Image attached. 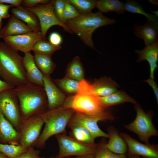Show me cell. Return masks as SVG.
Returning <instances> with one entry per match:
<instances>
[{
    "label": "cell",
    "mask_w": 158,
    "mask_h": 158,
    "mask_svg": "<svg viewBox=\"0 0 158 158\" xmlns=\"http://www.w3.org/2000/svg\"><path fill=\"white\" fill-rule=\"evenodd\" d=\"M13 90L18 101L23 122L48 110L47 97L43 87L28 83L16 87Z\"/></svg>",
    "instance_id": "obj_1"
},
{
    "label": "cell",
    "mask_w": 158,
    "mask_h": 158,
    "mask_svg": "<svg viewBox=\"0 0 158 158\" xmlns=\"http://www.w3.org/2000/svg\"><path fill=\"white\" fill-rule=\"evenodd\" d=\"M0 78L14 87L28 83L23 57L5 42H0Z\"/></svg>",
    "instance_id": "obj_2"
},
{
    "label": "cell",
    "mask_w": 158,
    "mask_h": 158,
    "mask_svg": "<svg viewBox=\"0 0 158 158\" xmlns=\"http://www.w3.org/2000/svg\"><path fill=\"white\" fill-rule=\"evenodd\" d=\"M115 22L114 19L109 18L99 12L80 14L74 19L66 21L64 23L72 32L77 35L86 45L95 49L92 39L93 33L101 26Z\"/></svg>",
    "instance_id": "obj_3"
},
{
    "label": "cell",
    "mask_w": 158,
    "mask_h": 158,
    "mask_svg": "<svg viewBox=\"0 0 158 158\" xmlns=\"http://www.w3.org/2000/svg\"><path fill=\"white\" fill-rule=\"evenodd\" d=\"M75 112L73 109L62 105L38 115L42 118L45 126L33 146L43 148L50 137L65 134L66 127Z\"/></svg>",
    "instance_id": "obj_4"
},
{
    "label": "cell",
    "mask_w": 158,
    "mask_h": 158,
    "mask_svg": "<svg viewBox=\"0 0 158 158\" xmlns=\"http://www.w3.org/2000/svg\"><path fill=\"white\" fill-rule=\"evenodd\" d=\"M63 105L99 121L115 119L113 115L102 105L98 97L91 94L78 93L66 97Z\"/></svg>",
    "instance_id": "obj_5"
},
{
    "label": "cell",
    "mask_w": 158,
    "mask_h": 158,
    "mask_svg": "<svg viewBox=\"0 0 158 158\" xmlns=\"http://www.w3.org/2000/svg\"><path fill=\"white\" fill-rule=\"evenodd\" d=\"M135 106V118L132 122L124 125V127L136 134L145 144H150L149 139L151 137L158 135V131L152 123V116L145 112L138 103Z\"/></svg>",
    "instance_id": "obj_6"
},
{
    "label": "cell",
    "mask_w": 158,
    "mask_h": 158,
    "mask_svg": "<svg viewBox=\"0 0 158 158\" xmlns=\"http://www.w3.org/2000/svg\"><path fill=\"white\" fill-rule=\"evenodd\" d=\"M59 146V151L55 158H64L72 156L93 155L96 144L90 145L83 143L65 134L55 135Z\"/></svg>",
    "instance_id": "obj_7"
},
{
    "label": "cell",
    "mask_w": 158,
    "mask_h": 158,
    "mask_svg": "<svg viewBox=\"0 0 158 158\" xmlns=\"http://www.w3.org/2000/svg\"><path fill=\"white\" fill-rule=\"evenodd\" d=\"M13 89L0 93V112L19 132L23 121L18 101Z\"/></svg>",
    "instance_id": "obj_8"
},
{
    "label": "cell",
    "mask_w": 158,
    "mask_h": 158,
    "mask_svg": "<svg viewBox=\"0 0 158 158\" xmlns=\"http://www.w3.org/2000/svg\"><path fill=\"white\" fill-rule=\"evenodd\" d=\"M54 1L51 0L46 4L30 8H25L37 17L40 23L42 40H46V36L48 30L54 25L61 26L66 31L72 33L65 24L60 21L56 15L54 10Z\"/></svg>",
    "instance_id": "obj_9"
},
{
    "label": "cell",
    "mask_w": 158,
    "mask_h": 158,
    "mask_svg": "<svg viewBox=\"0 0 158 158\" xmlns=\"http://www.w3.org/2000/svg\"><path fill=\"white\" fill-rule=\"evenodd\" d=\"M44 124L39 115L32 116L23 121L19 131V145L25 148L33 147L41 134Z\"/></svg>",
    "instance_id": "obj_10"
},
{
    "label": "cell",
    "mask_w": 158,
    "mask_h": 158,
    "mask_svg": "<svg viewBox=\"0 0 158 158\" xmlns=\"http://www.w3.org/2000/svg\"><path fill=\"white\" fill-rule=\"evenodd\" d=\"M128 147V155L141 156L145 158H158V147L156 145L144 144L126 133H119Z\"/></svg>",
    "instance_id": "obj_11"
},
{
    "label": "cell",
    "mask_w": 158,
    "mask_h": 158,
    "mask_svg": "<svg viewBox=\"0 0 158 158\" xmlns=\"http://www.w3.org/2000/svg\"><path fill=\"white\" fill-rule=\"evenodd\" d=\"M4 42L15 50L24 53L32 50L36 43L42 39L41 32H31L3 38Z\"/></svg>",
    "instance_id": "obj_12"
},
{
    "label": "cell",
    "mask_w": 158,
    "mask_h": 158,
    "mask_svg": "<svg viewBox=\"0 0 158 158\" xmlns=\"http://www.w3.org/2000/svg\"><path fill=\"white\" fill-rule=\"evenodd\" d=\"M43 87L46 95L48 110L63 105L66 98L65 95L58 88L50 76L44 75Z\"/></svg>",
    "instance_id": "obj_13"
},
{
    "label": "cell",
    "mask_w": 158,
    "mask_h": 158,
    "mask_svg": "<svg viewBox=\"0 0 158 158\" xmlns=\"http://www.w3.org/2000/svg\"><path fill=\"white\" fill-rule=\"evenodd\" d=\"M99 121L97 118L75 112L69 122L79 124L86 128L95 139L99 137L108 138V134L102 131L98 126Z\"/></svg>",
    "instance_id": "obj_14"
},
{
    "label": "cell",
    "mask_w": 158,
    "mask_h": 158,
    "mask_svg": "<svg viewBox=\"0 0 158 158\" xmlns=\"http://www.w3.org/2000/svg\"><path fill=\"white\" fill-rule=\"evenodd\" d=\"M23 63L28 83L43 87L44 75L35 63L34 56L30 52L24 53Z\"/></svg>",
    "instance_id": "obj_15"
},
{
    "label": "cell",
    "mask_w": 158,
    "mask_h": 158,
    "mask_svg": "<svg viewBox=\"0 0 158 158\" xmlns=\"http://www.w3.org/2000/svg\"><path fill=\"white\" fill-rule=\"evenodd\" d=\"M118 85L110 78L105 77L95 79L93 84H90L89 94L97 97L109 95L117 91Z\"/></svg>",
    "instance_id": "obj_16"
},
{
    "label": "cell",
    "mask_w": 158,
    "mask_h": 158,
    "mask_svg": "<svg viewBox=\"0 0 158 158\" xmlns=\"http://www.w3.org/2000/svg\"><path fill=\"white\" fill-rule=\"evenodd\" d=\"M134 33L139 39H142L146 46L153 44L157 40L158 23L147 20L142 25H135Z\"/></svg>",
    "instance_id": "obj_17"
},
{
    "label": "cell",
    "mask_w": 158,
    "mask_h": 158,
    "mask_svg": "<svg viewBox=\"0 0 158 158\" xmlns=\"http://www.w3.org/2000/svg\"><path fill=\"white\" fill-rule=\"evenodd\" d=\"M135 52L138 54V62L146 60L150 67V77L154 80V72L157 68L158 61V41L149 45L146 46L145 48L140 50H135Z\"/></svg>",
    "instance_id": "obj_18"
},
{
    "label": "cell",
    "mask_w": 158,
    "mask_h": 158,
    "mask_svg": "<svg viewBox=\"0 0 158 158\" xmlns=\"http://www.w3.org/2000/svg\"><path fill=\"white\" fill-rule=\"evenodd\" d=\"M20 133L0 112V143L19 145Z\"/></svg>",
    "instance_id": "obj_19"
},
{
    "label": "cell",
    "mask_w": 158,
    "mask_h": 158,
    "mask_svg": "<svg viewBox=\"0 0 158 158\" xmlns=\"http://www.w3.org/2000/svg\"><path fill=\"white\" fill-rule=\"evenodd\" d=\"M31 32L32 30L25 23L12 14L6 24L0 30V37L3 39Z\"/></svg>",
    "instance_id": "obj_20"
},
{
    "label": "cell",
    "mask_w": 158,
    "mask_h": 158,
    "mask_svg": "<svg viewBox=\"0 0 158 158\" xmlns=\"http://www.w3.org/2000/svg\"><path fill=\"white\" fill-rule=\"evenodd\" d=\"M11 11L17 18L25 23L32 32H40L39 20L34 13L20 6L12 8Z\"/></svg>",
    "instance_id": "obj_21"
},
{
    "label": "cell",
    "mask_w": 158,
    "mask_h": 158,
    "mask_svg": "<svg viewBox=\"0 0 158 158\" xmlns=\"http://www.w3.org/2000/svg\"><path fill=\"white\" fill-rule=\"evenodd\" d=\"M107 134L109 140L106 143L107 147L116 154H126L128 151L127 146L117 129L113 126H110L108 129Z\"/></svg>",
    "instance_id": "obj_22"
},
{
    "label": "cell",
    "mask_w": 158,
    "mask_h": 158,
    "mask_svg": "<svg viewBox=\"0 0 158 158\" xmlns=\"http://www.w3.org/2000/svg\"><path fill=\"white\" fill-rule=\"evenodd\" d=\"M98 98L100 104L105 108L125 102H129L135 105L137 104L135 99L123 91H117L109 95L98 97Z\"/></svg>",
    "instance_id": "obj_23"
},
{
    "label": "cell",
    "mask_w": 158,
    "mask_h": 158,
    "mask_svg": "<svg viewBox=\"0 0 158 158\" xmlns=\"http://www.w3.org/2000/svg\"><path fill=\"white\" fill-rule=\"evenodd\" d=\"M70 129V136L82 143L90 145L96 144L90 131L79 124L69 122L67 126Z\"/></svg>",
    "instance_id": "obj_24"
},
{
    "label": "cell",
    "mask_w": 158,
    "mask_h": 158,
    "mask_svg": "<svg viewBox=\"0 0 158 158\" xmlns=\"http://www.w3.org/2000/svg\"><path fill=\"white\" fill-rule=\"evenodd\" d=\"M35 63L44 75L50 76L56 67L51 56L34 53Z\"/></svg>",
    "instance_id": "obj_25"
},
{
    "label": "cell",
    "mask_w": 158,
    "mask_h": 158,
    "mask_svg": "<svg viewBox=\"0 0 158 158\" xmlns=\"http://www.w3.org/2000/svg\"><path fill=\"white\" fill-rule=\"evenodd\" d=\"M66 75L78 81L83 80L84 70L79 57H75L68 64Z\"/></svg>",
    "instance_id": "obj_26"
},
{
    "label": "cell",
    "mask_w": 158,
    "mask_h": 158,
    "mask_svg": "<svg viewBox=\"0 0 158 158\" xmlns=\"http://www.w3.org/2000/svg\"><path fill=\"white\" fill-rule=\"evenodd\" d=\"M95 7L99 12L108 13L115 11L118 14H122L125 11L124 3L118 0H99L96 1Z\"/></svg>",
    "instance_id": "obj_27"
},
{
    "label": "cell",
    "mask_w": 158,
    "mask_h": 158,
    "mask_svg": "<svg viewBox=\"0 0 158 158\" xmlns=\"http://www.w3.org/2000/svg\"><path fill=\"white\" fill-rule=\"evenodd\" d=\"M53 81L60 88L68 93L76 94L78 92L80 81L66 75L62 79H54Z\"/></svg>",
    "instance_id": "obj_28"
},
{
    "label": "cell",
    "mask_w": 158,
    "mask_h": 158,
    "mask_svg": "<svg viewBox=\"0 0 158 158\" xmlns=\"http://www.w3.org/2000/svg\"><path fill=\"white\" fill-rule=\"evenodd\" d=\"M106 144L104 140L96 144L94 158H128L126 154H118L112 152L107 147Z\"/></svg>",
    "instance_id": "obj_29"
},
{
    "label": "cell",
    "mask_w": 158,
    "mask_h": 158,
    "mask_svg": "<svg viewBox=\"0 0 158 158\" xmlns=\"http://www.w3.org/2000/svg\"><path fill=\"white\" fill-rule=\"evenodd\" d=\"M61 48L60 46H55L46 40H41L34 45L32 51L34 53L51 56L56 51Z\"/></svg>",
    "instance_id": "obj_30"
},
{
    "label": "cell",
    "mask_w": 158,
    "mask_h": 158,
    "mask_svg": "<svg viewBox=\"0 0 158 158\" xmlns=\"http://www.w3.org/2000/svg\"><path fill=\"white\" fill-rule=\"evenodd\" d=\"M125 10L133 13L142 14L145 16L147 20L152 22H157L158 18L154 15L146 12L142 6L136 1L128 0L124 3Z\"/></svg>",
    "instance_id": "obj_31"
},
{
    "label": "cell",
    "mask_w": 158,
    "mask_h": 158,
    "mask_svg": "<svg viewBox=\"0 0 158 158\" xmlns=\"http://www.w3.org/2000/svg\"><path fill=\"white\" fill-rule=\"evenodd\" d=\"M27 148L21 145L0 143V152L8 158H18L19 155L27 150Z\"/></svg>",
    "instance_id": "obj_32"
},
{
    "label": "cell",
    "mask_w": 158,
    "mask_h": 158,
    "mask_svg": "<svg viewBox=\"0 0 158 158\" xmlns=\"http://www.w3.org/2000/svg\"><path fill=\"white\" fill-rule=\"evenodd\" d=\"M76 9L80 14H86L91 12L95 8L96 1L94 0H67Z\"/></svg>",
    "instance_id": "obj_33"
},
{
    "label": "cell",
    "mask_w": 158,
    "mask_h": 158,
    "mask_svg": "<svg viewBox=\"0 0 158 158\" xmlns=\"http://www.w3.org/2000/svg\"><path fill=\"white\" fill-rule=\"evenodd\" d=\"M66 0H55L54 1V8L55 13L59 20L64 23L63 13L65 8Z\"/></svg>",
    "instance_id": "obj_34"
},
{
    "label": "cell",
    "mask_w": 158,
    "mask_h": 158,
    "mask_svg": "<svg viewBox=\"0 0 158 158\" xmlns=\"http://www.w3.org/2000/svg\"><path fill=\"white\" fill-rule=\"evenodd\" d=\"M40 151L32 147L27 148L26 151L21 154L18 158H44L40 155Z\"/></svg>",
    "instance_id": "obj_35"
},
{
    "label": "cell",
    "mask_w": 158,
    "mask_h": 158,
    "mask_svg": "<svg viewBox=\"0 0 158 158\" xmlns=\"http://www.w3.org/2000/svg\"><path fill=\"white\" fill-rule=\"evenodd\" d=\"M49 42L55 46H60L62 42V38L61 35L56 32H52L49 37Z\"/></svg>",
    "instance_id": "obj_36"
},
{
    "label": "cell",
    "mask_w": 158,
    "mask_h": 158,
    "mask_svg": "<svg viewBox=\"0 0 158 158\" xmlns=\"http://www.w3.org/2000/svg\"><path fill=\"white\" fill-rule=\"evenodd\" d=\"M50 0H22V3L23 7L26 8H30L34 7L39 4L43 5L49 3Z\"/></svg>",
    "instance_id": "obj_37"
},
{
    "label": "cell",
    "mask_w": 158,
    "mask_h": 158,
    "mask_svg": "<svg viewBox=\"0 0 158 158\" xmlns=\"http://www.w3.org/2000/svg\"><path fill=\"white\" fill-rule=\"evenodd\" d=\"M13 6L11 5L0 4V16L2 18H8L10 17L9 10Z\"/></svg>",
    "instance_id": "obj_38"
},
{
    "label": "cell",
    "mask_w": 158,
    "mask_h": 158,
    "mask_svg": "<svg viewBox=\"0 0 158 158\" xmlns=\"http://www.w3.org/2000/svg\"><path fill=\"white\" fill-rule=\"evenodd\" d=\"M145 81L147 83L152 87L158 103V88L157 83L153 79L150 78L145 80Z\"/></svg>",
    "instance_id": "obj_39"
},
{
    "label": "cell",
    "mask_w": 158,
    "mask_h": 158,
    "mask_svg": "<svg viewBox=\"0 0 158 158\" xmlns=\"http://www.w3.org/2000/svg\"><path fill=\"white\" fill-rule=\"evenodd\" d=\"M22 0H0V4H9L16 7L20 6Z\"/></svg>",
    "instance_id": "obj_40"
},
{
    "label": "cell",
    "mask_w": 158,
    "mask_h": 158,
    "mask_svg": "<svg viewBox=\"0 0 158 158\" xmlns=\"http://www.w3.org/2000/svg\"><path fill=\"white\" fill-rule=\"evenodd\" d=\"M78 16L65 8L63 13V17L65 22L67 20L74 19Z\"/></svg>",
    "instance_id": "obj_41"
},
{
    "label": "cell",
    "mask_w": 158,
    "mask_h": 158,
    "mask_svg": "<svg viewBox=\"0 0 158 158\" xmlns=\"http://www.w3.org/2000/svg\"><path fill=\"white\" fill-rule=\"evenodd\" d=\"M14 87L6 82L0 79V93L7 90L13 89Z\"/></svg>",
    "instance_id": "obj_42"
},
{
    "label": "cell",
    "mask_w": 158,
    "mask_h": 158,
    "mask_svg": "<svg viewBox=\"0 0 158 158\" xmlns=\"http://www.w3.org/2000/svg\"><path fill=\"white\" fill-rule=\"evenodd\" d=\"M65 8L77 16L80 14L75 8L67 0H66Z\"/></svg>",
    "instance_id": "obj_43"
},
{
    "label": "cell",
    "mask_w": 158,
    "mask_h": 158,
    "mask_svg": "<svg viewBox=\"0 0 158 158\" xmlns=\"http://www.w3.org/2000/svg\"><path fill=\"white\" fill-rule=\"evenodd\" d=\"M93 156V155H88V156H81L78 157H75V158H91Z\"/></svg>",
    "instance_id": "obj_44"
},
{
    "label": "cell",
    "mask_w": 158,
    "mask_h": 158,
    "mask_svg": "<svg viewBox=\"0 0 158 158\" xmlns=\"http://www.w3.org/2000/svg\"><path fill=\"white\" fill-rule=\"evenodd\" d=\"M149 1L154 5H158V1L157 0H148Z\"/></svg>",
    "instance_id": "obj_45"
},
{
    "label": "cell",
    "mask_w": 158,
    "mask_h": 158,
    "mask_svg": "<svg viewBox=\"0 0 158 158\" xmlns=\"http://www.w3.org/2000/svg\"><path fill=\"white\" fill-rule=\"evenodd\" d=\"M128 158H142L140 156L136 155H128Z\"/></svg>",
    "instance_id": "obj_46"
},
{
    "label": "cell",
    "mask_w": 158,
    "mask_h": 158,
    "mask_svg": "<svg viewBox=\"0 0 158 158\" xmlns=\"http://www.w3.org/2000/svg\"><path fill=\"white\" fill-rule=\"evenodd\" d=\"M150 11L152 12L153 14H154V15H155V16H156L158 18V10H156V11L150 10Z\"/></svg>",
    "instance_id": "obj_47"
},
{
    "label": "cell",
    "mask_w": 158,
    "mask_h": 158,
    "mask_svg": "<svg viewBox=\"0 0 158 158\" xmlns=\"http://www.w3.org/2000/svg\"><path fill=\"white\" fill-rule=\"evenodd\" d=\"M0 158H8L5 155L0 152Z\"/></svg>",
    "instance_id": "obj_48"
},
{
    "label": "cell",
    "mask_w": 158,
    "mask_h": 158,
    "mask_svg": "<svg viewBox=\"0 0 158 158\" xmlns=\"http://www.w3.org/2000/svg\"><path fill=\"white\" fill-rule=\"evenodd\" d=\"M2 18L0 16V30L1 29L2 26L3 24V22L2 21Z\"/></svg>",
    "instance_id": "obj_49"
},
{
    "label": "cell",
    "mask_w": 158,
    "mask_h": 158,
    "mask_svg": "<svg viewBox=\"0 0 158 158\" xmlns=\"http://www.w3.org/2000/svg\"><path fill=\"white\" fill-rule=\"evenodd\" d=\"M48 158H55V157H54V156H52V157H49ZM70 158L69 157H66V158Z\"/></svg>",
    "instance_id": "obj_50"
},
{
    "label": "cell",
    "mask_w": 158,
    "mask_h": 158,
    "mask_svg": "<svg viewBox=\"0 0 158 158\" xmlns=\"http://www.w3.org/2000/svg\"><path fill=\"white\" fill-rule=\"evenodd\" d=\"M92 158H94L93 156H92Z\"/></svg>",
    "instance_id": "obj_51"
},
{
    "label": "cell",
    "mask_w": 158,
    "mask_h": 158,
    "mask_svg": "<svg viewBox=\"0 0 158 158\" xmlns=\"http://www.w3.org/2000/svg\"></svg>",
    "instance_id": "obj_52"
}]
</instances>
